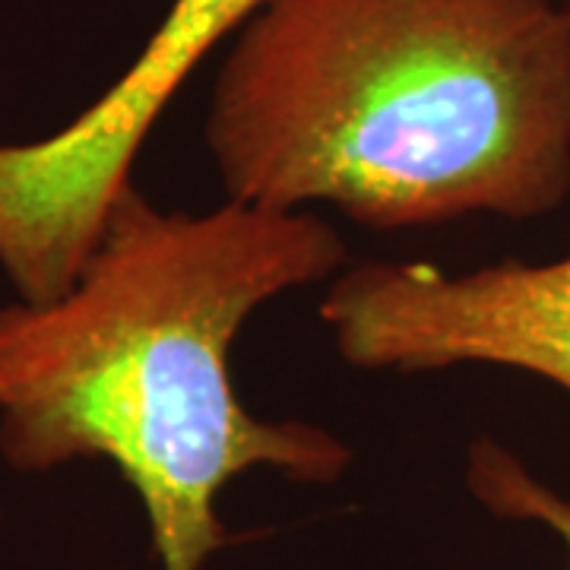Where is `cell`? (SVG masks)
Returning a JSON list of instances; mask_svg holds the SVG:
<instances>
[{"label": "cell", "mask_w": 570, "mask_h": 570, "mask_svg": "<svg viewBox=\"0 0 570 570\" xmlns=\"http://www.w3.org/2000/svg\"><path fill=\"white\" fill-rule=\"evenodd\" d=\"M561 3H564V7H568V10H570V0H561Z\"/></svg>", "instance_id": "obj_6"}, {"label": "cell", "mask_w": 570, "mask_h": 570, "mask_svg": "<svg viewBox=\"0 0 570 570\" xmlns=\"http://www.w3.org/2000/svg\"><path fill=\"white\" fill-rule=\"evenodd\" d=\"M466 485L475 501L504 520H532L549 527L568 546L570 570V501L539 482L508 448L491 438H479L469 448Z\"/></svg>", "instance_id": "obj_5"}, {"label": "cell", "mask_w": 570, "mask_h": 570, "mask_svg": "<svg viewBox=\"0 0 570 570\" xmlns=\"http://www.w3.org/2000/svg\"><path fill=\"white\" fill-rule=\"evenodd\" d=\"M346 264L343 235L311 209H159L130 184L61 298L0 307L3 460L115 463L163 570H204L228 546L216 501L232 479L264 466L330 485L352 463L333 431L257 419L232 384L250 314Z\"/></svg>", "instance_id": "obj_1"}, {"label": "cell", "mask_w": 570, "mask_h": 570, "mask_svg": "<svg viewBox=\"0 0 570 570\" xmlns=\"http://www.w3.org/2000/svg\"><path fill=\"white\" fill-rule=\"evenodd\" d=\"M206 146L225 200L377 232L570 194L561 0H266L232 36Z\"/></svg>", "instance_id": "obj_2"}, {"label": "cell", "mask_w": 570, "mask_h": 570, "mask_svg": "<svg viewBox=\"0 0 570 570\" xmlns=\"http://www.w3.org/2000/svg\"><path fill=\"white\" fill-rule=\"evenodd\" d=\"M266 0H175L102 99L36 142L0 146V257L39 283H70L134 184V159L194 67Z\"/></svg>", "instance_id": "obj_3"}, {"label": "cell", "mask_w": 570, "mask_h": 570, "mask_svg": "<svg viewBox=\"0 0 570 570\" xmlns=\"http://www.w3.org/2000/svg\"><path fill=\"white\" fill-rule=\"evenodd\" d=\"M321 317L348 365L438 371L498 365L570 393V257L551 264H358L326 288Z\"/></svg>", "instance_id": "obj_4"}]
</instances>
